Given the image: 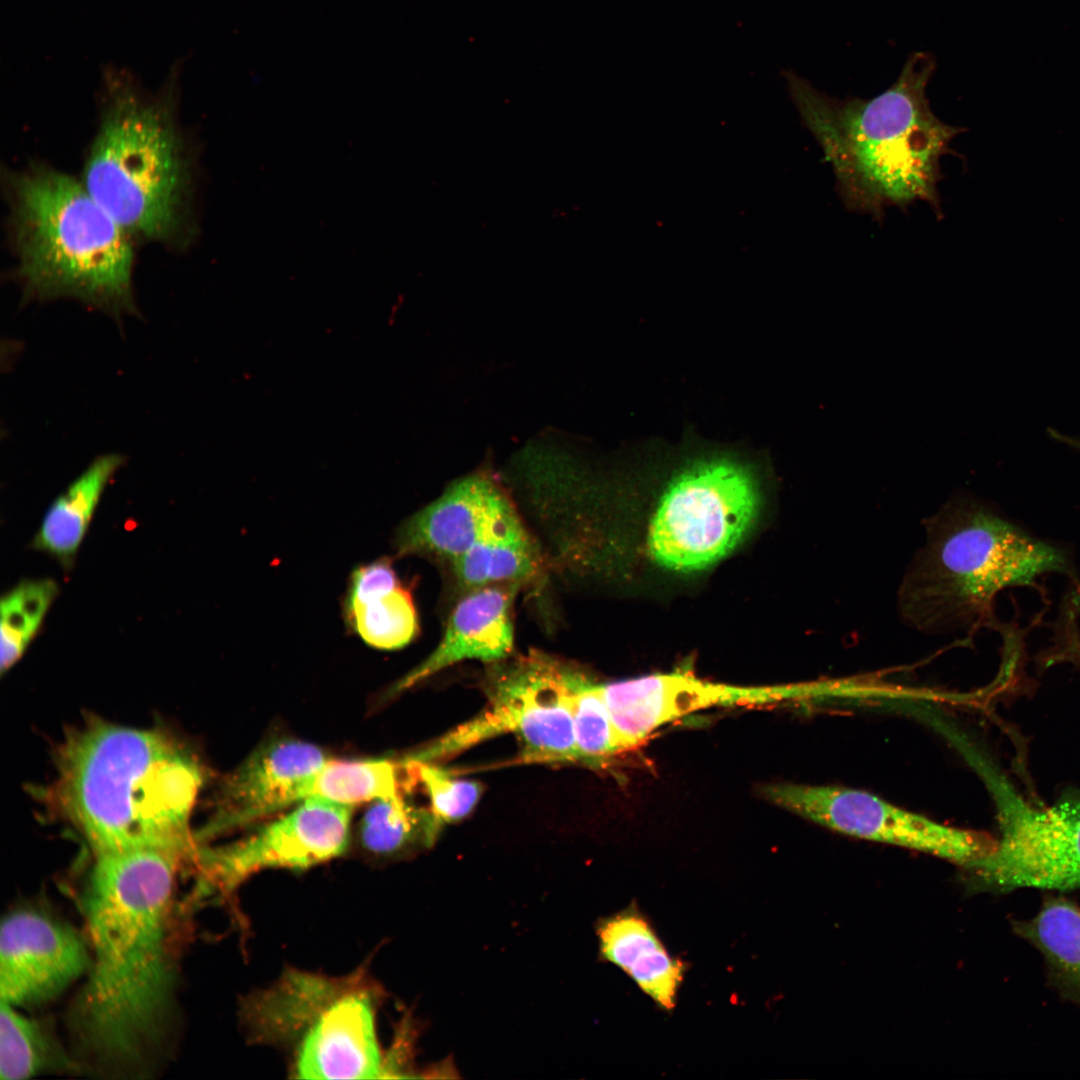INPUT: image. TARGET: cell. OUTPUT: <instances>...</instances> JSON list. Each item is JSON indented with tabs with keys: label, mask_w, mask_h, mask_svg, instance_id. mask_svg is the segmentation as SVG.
<instances>
[{
	"label": "cell",
	"mask_w": 1080,
	"mask_h": 1080,
	"mask_svg": "<svg viewBox=\"0 0 1080 1080\" xmlns=\"http://www.w3.org/2000/svg\"><path fill=\"white\" fill-rule=\"evenodd\" d=\"M187 854L165 847L95 853L82 894L88 977L69 1017L80 1057L98 1072H150L175 1019L168 946L174 880Z\"/></svg>",
	"instance_id": "obj_1"
},
{
	"label": "cell",
	"mask_w": 1080,
	"mask_h": 1080,
	"mask_svg": "<svg viewBox=\"0 0 1080 1080\" xmlns=\"http://www.w3.org/2000/svg\"><path fill=\"white\" fill-rule=\"evenodd\" d=\"M936 66L932 54L913 52L885 91L842 100L784 71L789 96L832 166L847 209L881 221L887 208L905 210L921 201L943 217L940 161L965 129L944 123L930 108L926 88Z\"/></svg>",
	"instance_id": "obj_2"
},
{
	"label": "cell",
	"mask_w": 1080,
	"mask_h": 1080,
	"mask_svg": "<svg viewBox=\"0 0 1080 1080\" xmlns=\"http://www.w3.org/2000/svg\"><path fill=\"white\" fill-rule=\"evenodd\" d=\"M202 782L193 755L161 731L93 720L62 746L52 794L94 853L165 847L192 856Z\"/></svg>",
	"instance_id": "obj_3"
},
{
	"label": "cell",
	"mask_w": 1080,
	"mask_h": 1080,
	"mask_svg": "<svg viewBox=\"0 0 1080 1080\" xmlns=\"http://www.w3.org/2000/svg\"><path fill=\"white\" fill-rule=\"evenodd\" d=\"M925 532L897 595L900 617L916 631L943 635L991 624L1000 592L1036 586L1044 576L1079 584L1063 545L975 497H951L926 520Z\"/></svg>",
	"instance_id": "obj_4"
},
{
	"label": "cell",
	"mask_w": 1080,
	"mask_h": 1080,
	"mask_svg": "<svg viewBox=\"0 0 1080 1080\" xmlns=\"http://www.w3.org/2000/svg\"><path fill=\"white\" fill-rule=\"evenodd\" d=\"M10 233L28 294L134 312L131 237L82 181L42 165L8 176Z\"/></svg>",
	"instance_id": "obj_5"
},
{
	"label": "cell",
	"mask_w": 1080,
	"mask_h": 1080,
	"mask_svg": "<svg viewBox=\"0 0 1080 1080\" xmlns=\"http://www.w3.org/2000/svg\"><path fill=\"white\" fill-rule=\"evenodd\" d=\"M168 96L107 78L82 183L131 238L178 245L191 232L193 177Z\"/></svg>",
	"instance_id": "obj_6"
},
{
	"label": "cell",
	"mask_w": 1080,
	"mask_h": 1080,
	"mask_svg": "<svg viewBox=\"0 0 1080 1080\" xmlns=\"http://www.w3.org/2000/svg\"><path fill=\"white\" fill-rule=\"evenodd\" d=\"M377 993L362 974L328 977L291 969L246 1000L251 1038L287 1048L294 1077H385L375 1028Z\"/></svg>",
	"instance_id": "obj_7"
},
{
	"label": "cell",
	"mask_w": 1080,
	"mask_h": 1080,
	"mask_svg": "<svg viewBox=\"0 0 1080 1080\" xmlns=\"http://www.w3.org/2000/svg\"><path fill=\"white\" fill-rule=\"evenodd\" d=\"M497 664L487 676L486 710L411 758L431 763L511 732L523 744L522 760L526 762L580 761L572 695L581 671L537 650Z\"/></svg>",
	"instance_id": "obj_8"
},
{
	"label": "cell",
	"mask_w": 1080,
	"mask_h": 1080,
	"mask_svg": "<svg viewBox=\"0 0 1080 1080\" xmlns=\"http://www.w3.org/2000/svg\"><path fill=\"white\" fill-rule=\"evenodd\" d=\"M981 768L1001 835L994 851L969 867L975 887L997 893L1079 890L1080 791H1065L1051 805H1035L991 761Z\"/></svg>",
	"instance_id": "obj_9"
},
{
	"label": "cell",
	"mask_w": 1080,
	"mask_h": 1080,
	"mask_svg": "<svg viewBox=\"0 0 1080 1080\" xmlns=\"http://www.w3.org/2000/svg\"><path fill=\"white\" fill-rule=\"evenodd\" d=\"M759 506L756 485L725 461L695 465L667 487L651 519L648 548L662 567L705 569L731 553L751 528Z\"/></svg>",
	"instance_id": "obj_10"
},
{
	"label": "cell",
	"mask_w": 1080,
	"mask_h": 1080,
	"mask_svg": "<svg viewBox=\"0 0 1080 1080\" xmlns=\"http://www.w3.org/2000/svg\"><path fill=\"white\" fill-rule=\"evenodd\" d=\"M768 800L849 836L923 851L970 867L997 844L989 834L935 822L866 791L837 786L776 784Z\"/></svg>",
	"instance_id": "obj_11"
},
{
	"label": "cell",
	"mask_w": 1080,
	"mask_h": 1080,
	"mask_svg": "<svg viewBox=\"0 0 1080 1080\" xmlns=\"http://www.w3.org/2000/svg\"><path fill=\"white\" fill-rule=\"evenodd\" d=\"M351 806L310 797L238 841L198 850L206 883L231 890L266 868L307 869L342 855L349 842Z\"/></svg>",
	"instance_id": "obj_12"
},
{
	"label": "cell",
	"mask_w": 1080,
	"mask_h": 1080,
	"mask_svg": "<svg viewBox=\"0 0 1080 1080\" xmlns=\"http://www.w3.org/2000/svg\"><path fill=\"white\" fill-rule=\"evenodd\" d=\"M601 688L622 751L639 745L662 725L695 711L800 697L799 685L736 687L679 672L605 683Z\"/></svg>",
	"instance_id": "obj_13"
},
{
	"label": "cell",
	"mask_w": 1080,
	"mask_h": 1080,
	"mask_svg": "<svg viewBox=\"0 0 1080 1080\" xmlns=\"http://www.w3.org/2000/svg\"><path fill=\"white\" fill-rule=\"evenodd\" d=\"M91 957L78 934L52 917L14 911L0 933V998L14 1007L46 1002L88 971Z\"/></svg>",
	"instance_id": "obj_14"
},
{
	"label": "cell",
	"mask_w": 1080,
	"mask_h": 1080,
	"mask_svg": "<svg viewBox=\"0 0 1080 1080\" xmlns=\"http://www.w3.org/2000/svg\"><path fill=\"white\" fill-rule=\"evenodd\" d=\"M329 759L316 745L279 739L261 746L223 783L216 810L197 840L252 824L304 799Z\"/></svg>",
	"instance_id": "obj_15"
},
{
	"label": "cell",
	"mask_w": 1080,
	"mask_h": 1080,
	"mask_svg": "<svg viewBox=\"0 0 1080 1080\" xmlns=\"http://www.w3.org/2000/svg\"><path fill=\"white\" fill-rule=\"evenodd\" d=\"M517 513L498 482L474 473L453 482L397 529L398 556L422 555L453 561Z\"/></svg>",
	"instance_id": "obj_16"
},
{
	"label": "cell",
	"mask_w": 1080,
	"mask_h": 1080,
	"mask_svg": "<svg viewBox=\"0 0 1080 1080\" xmlns=\"http://www.w3.org/2000/svg\"><path fill=\"white\" fill-rule=\"evenodd\" d=\"M520 584L497 583L469 590L453 609L434 651L389 690L395 695L463 660L498 662L514 644L512 604Z\"/></svg>",
	"instance_id": "obj_17"
},
{
	"label": "cell",
	"mask_w": 1080,
	"mask_h": 1080,
	"mask_svg": "<svg viewBox=\"0 0 1080 1080\" xmlns=\"http://www.w3.org/2000/svg\"><path fill=\"white\" fill-rule=\"evenodd\" d=\"M342 615L348 631L379 650L403 648L419 631L412 594L387 557L354 567Z\"/></svg>",
	"instance_id": "obj_18"
},
{
	"label": "cell",
	"mask_w": 1080,
	"mask_h": 1080,
	"mask_svg": "<svg viewBox=\"0 0 1080 1080\" xmlns=\"http://www.w3.org/2000/svg\"><path fill=\"white\" fill-rule=\"evenodd\" d=\"M597 936L602 959L620 968L658 1008H675L686 966L635 905L602 919Z\"/></svg>",
	"instance_id": "obj_19"
},
{
	"label": "cell",
	"mask_w": 1080,
	"mask_h": 1080,
	"mask_svg": "<svg viewBox=\"0 0 1080 1080\" xmlns=\"http://www.w3.org/2000/svg\"><path fill=\"white\" fill-rule=\"evenodd\" d=\"M123 458L107 454L95 459L48 508L32 547L72 567L101 495Z\"/></svg>",
	"instance_id": "obj_20"
},
{
	"label": "cell",
	"mask_w": 1080,
	"mask_h": 1080,
	"mask_svg": "<svg viewBox=\"0 0 1080 1080\" xmlns=\"http://www.w3.org/2000/svg\"><path fill=\"white\" fill-rule=\"evenodd\" d=\"M1012 929L1041 953L1048 981L1062 998L1080 1006V907L1050 896L1032 918L1014 920Z\"/></svg>",
	"instance_id": "obj_21"
},
{
	"label": "cell",
	"mask_w": 1080,
	"mask_h": 1080,
	"mask_svg": "<svg viewBox=\"0 0 1080 1080\" xmlns=\"http://www.w3.org/2000/svg\"><path fill=\"white\" fill-rule=\"evenodd\" d=\"M460 587L467 590L536 577L541 554L520 519L493 530L451 561Z\"/></svg>",
	"instance_id": "obj_22"
},
{
	"label": "cell",
	"mask_w": 1080,
	"mask_h": 1080,
	"mask_svg": "<svg viewBox=\"0 0 1080 1080\" xmlns=\"http://www.w3.org/2000/svg\"><path fill=\"white\" fill-rule=\"evenodd\" d=\"M398 766L386 759L328 760L313 776L304 794L343 805L401 797Z\"/></svg>",
	"instance_id": "obj_23"
},
{
	"label": "cell",
	"mask_w": 1080,
	"mask_h": 1080,
	"mask_svg": "<svg viewBox=\"0 0 1080 1080\" xmlns=\"http://www.w3.org/2000/svg\"><path fill=\"white\" fill-rule=\"evenodd\" d=\"M58 594L49 578L23 580L0 602V670L4 674L24 654Z\"/></svg>",
	"instance_id": "obj_24"
},
{
	"label": "cell",
	"mask_w": 1080,
	"mask_h": 1080,
	"mask_svg": "<svg viewBox=\"0 0 1080 1080\" xmlns=\"http://www.w3.org/2000/svg\"><path fill=\"white\" fill-rule=\"evenodd\" d=\"M439 827L431 812L415 810L401 796L375 800L363 816L360 836L367 851L386 856L401 850L419 834L431 844Z\"/></svg>",
	"instance_id": "obj_25"
},
{
	"label": "cell",
	"mask_w": 1080,
	"mask_h": 1080,
	"mask_svg": "<svg viewBox=\"0 0 1080 1080\" xmlns=\"http://www.w3.org/2000/svg\"><path fill=\"white\" fill-rule=\"evenodd\" d=\"M0 1008L1 1079L28 1078L53 1064L56 1049L40 1025L10 1004Z\"/></svg>",
	"instance_id": "obj_26"
},
{
	"label": "cell",
	"mask_w": 1080,
	"mask_h": 1080,
	"mask_svg": "<svg viewBox=\"0 0 1080 1080\" xmlns=\"http://www.w3.org/2000/svg\"><path fill=\"white\" fill-rule=\"evenodd\" d=\"M574 735L580 762L600 765L622 751L601 684L580 672L572 695Z\"/></svg>",
	"instance_id": "obj_27"
},
{
	"label": "cell",
	"mask_w": 1080,
	"mask_h": 1080,
	"mask_svg": "<svg viewBox=\"0 0 1080 1080\" xmlns=\"http://www.w3.org/2000/svg\"><path fill=\"white\" fill-rule=\"evenodd\" d=\"M413 781L421 783L431 802V814L440 825L468 815L481 794L478 783L456 779L428 762L402 761Z\"/></svg>",
	"instance_id": "obj_28"
},
{
	"label": "cell",
	"mask_w": 1080,
	"mask_h": 1080,
	"mask_svg": "<svg viewBox=\"0 0 1080 1080\" xmlns=\"http://www.w3.org/2000/svg\"><path fill=\"white\" fill-rule=\"evenodd\" d=\"M1079 667H1080V663H1079Z\"/></svg>",
	"instance_id": "obj_29"
}]
</instances>
